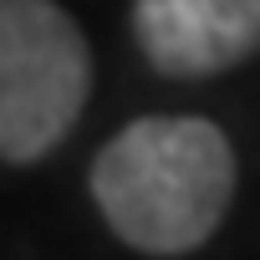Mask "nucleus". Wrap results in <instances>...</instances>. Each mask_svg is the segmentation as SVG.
<instances>
[{
    "instance_id": "obj_1",
    "label": "nucleus",
    "mask_w": 260,
    "mask_h": 260,
    "mask_svg": "<svg viewBox=\"0 0 260 260\" xmlns=\"http://www.w3.org/2000/svg\"><path fill=\"white\" fill-rule=\"evenodd\" d=\"M92 199L138 255H194L235 199V153L209 117H138L97 153Z\"/></svg>"
},
{
    "instance_id": "obj_2",
    "label": "nucleus",
    "mask_w": 260,
    "mask_h": 260,
    "mask_svg": "<svg viewBox=\"0 0 260 260\" xmlns=\"http://www.w3.org/2000/svg\"><path fill=\"white\" fill-rule=\"evenodd\" d=\"M92 97V46L56 0H0V158H46Z\"/></svg>"
},
{
    "instance_id": "obj_3",
    "label": "nucleus",
    "mask_w": 260,
    "mask_h": 260,
    "mask_svg": "<svg viewBox=\"0 0 260 260\" xmlns=\"http://www.w3.org/2000/svg\"><path fill=\"white\" fill-rule=\"evenodd\" d=\"M133 36L164 77H214L260 51V0H133Z\"/></svg>"
}]
</instances>
